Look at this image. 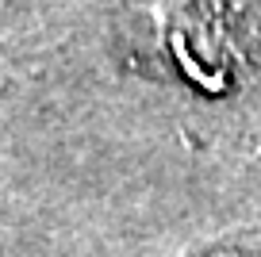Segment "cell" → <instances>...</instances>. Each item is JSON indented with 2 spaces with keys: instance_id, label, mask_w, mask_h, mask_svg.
Here are the masks:
<instances>
[{
  "instance_id": "1",
  "label": "cell",
  "mask_w": 261,
  "mask_h": 257,
  "mask_svg": "<svg viewBox=\"0 0 261 257\" xmlns=\"http://www.w3.org/2000/svg\"><path fill=\"white\" fill-rule=\"evenodd\" d=\"M162 35L188 81L207 92H219L227 85L230 46L212 0H162Z\"/></svg>"
},
{
  "instance_id": "2",
  "label": "cell",
  "mask_w": 261,
  "mask_h": 257,
  "mask_svg": "<svg viewBox=\"0 0 261 257\" xmlns=\"http://www.w3.org/2000/svg\"><path fill=\"white\" fill-rule=\"evenodd\" d=\"M192 257H261V246H250V242H215V246L200 249Z\"/></svg>"
}]
</instances>
